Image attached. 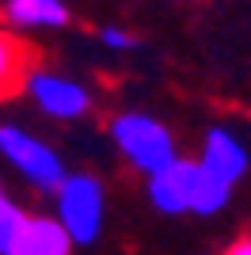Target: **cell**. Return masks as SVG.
I'll list each match as a JSON object with an SVG mask.
<instances>
[{
    "instance_id": "6da1fadb",
    "label": "cell",
    "mask_w": 251,
    "mask_h": 255,
    "mask_svg": "<svg viewBox=\"0 0 251 255\" xmlns=\"http://www.w3.org/2000/svg\"><path fill=\"white\" fill-rule=\"evenodd\" d=\"M57 213H61L57 221L73 236V244H92L99 236V221H103V187H99V179H92V175L61 179Z\"/></svg>"
},
{
    "instance_id": "ba28073f",
    "label": "cell",
    "mask_w": 251,
    "mask_h": 255,
    "mask_svg": "<svg viewBox=\"0 0 251 255\" xmlns=\"http://www.w3.org/2000/svg\"><path fill=\"white\" fill-rule=\"evenodd\" d=\"M198 168L209 171V175H217V179H225L232 187V183L244 175V168H248V156H244V149L236 145V137H229L225 129H213L206 137V156H202Z\"/></svg>"
},
{
    "instance_id": "5b68a950",
    "label": "cell",
    "mask_w": 251,
    "mask_h": 255,
    "mask_svg": "<svg viewBox=\"0 0 251 255\" xmlns=\"http://www.w3.org/2000/svg\"><path fill=\"white\" fill-rule=\"evenodd\" d=\"M27 92L38 99L42 111H50L57 118H76V115L88 111V96H84L80 84L61 80V76H50V73H38V69L27 76Z\"/></svg>"
},
{
    "instance_id": "8fae6325",
    "label": "cell",
    "mask_w": 251,
    "mask_h": 255,
    "mask_svg": "<svg viewBox=\"0 0 251 255\" xmlns=\"http://www.w3.org/2000/svg\"><path fill=\"white\" fill-rule=\"evenodd\" d=\"M23 217H27V213L0 194V255H11V244H15V236H19V229H23Z\"/></svg>"
},
{
    "instance_id": "30bf717a",
    "label": "cell",
    "mask_w": 251,
    "mask_h": 255,
    "mask_svg": "<svg viewBox=\"0 0 251 255\" xmlns=\"http://www.w3.org/2000/svg\"><path fill=\"white\" fill-rule=\"evenodd\" d=\"M225 202H229V183L198 168V183H194V194H190V210L194 213H217Z\"/></svg>"
},
{
    "instance_id": "5bb4252c",
    "label": "cell",
    "mask_w": 251,
    "mask_h": 255,
    "mask_svg": "<svg viewBox=\"0 0 251 255\" xmlns=\"http://www.w3.org/2000/svg\"><path fill=\"white\" fill-rule=\"evenodd\" d=\"M0 194H4V191H0Z\"/></svg>"
},
{
    "instance_id": "3957f363",
    "label": "cell",
    "mask_w": 251,
    "mask_h": 255,
    "mask_svg": "<svg viewBox=\"0 0 251 255\" xmlns=\"http://www.w3.org/2000/svg\"><path fill=\"white\" fill-rule=\"evenodd\" d=\"M0 152L15 164V168L27 175L31 183H38V187H46V191H57L65 179V168L61 160L53 156L42 141L27 137L23 129H11V126H0Z\"/></svg>"
},
{
    "instance_id": "8992f818",
    "label": "cell",
    "mask_w": 251,
    "mask_h": 255,
    "mask_svg": "<svg viewBox=\"0 0 251 255\" xmlns=\"http://www.w3.org/2000/svg\"><path fill=\"white\" fill-rule=\"evenodd\" d=\"M38 69V50L27 38L0 27V99H11L27 88V76Z\"/></svg>"
},
{
    "instance_id": "277c9868",
    "label": "cell",
    "mask_w": 251,
    "mask_h": 255,
    "mask_svg": "<svg viewBox=\"0 0 251 255\" xmlns=\"http://www.w3.org/2000/svg\"><path fill=\"white\" fill-rule=\"evenodd\" d=\"M194 183H198V164L171 160V164H164L160 171H152L148 194H152V202H156L164 213H183V210H190Z\"/></svg>"
},
{
    "instance_id": "4fadbf2b",
    "label": "cell",
    "mask_w": 251,
    "mask_h": 255,
    "mask_svg": "<svg viewBox=\"0 0 251 255\" xmlns=\"http://www.w3.org/2000/svg\"><path fill=\"white\" fill-rule=\"evenodd\" d=\"M225 255H251V240H240V244H232Z\"/></svg>"
},
{
    "instance_id": "7c38bea8",
    "label": "cell",
    "mask_w": 251,
    "mask_h": 255,
    "mask_svg": "<svg viewBox=\"0 0 251 255\" xmlns=\"http://www.w3.org/2000/svg\"><path fill=\"white\" fill-rule=\"evenodd\" d=\"M103 42L115 46V50H129V46H133V38H129V34H122V31H115V27H107V31H103Z\"/></svg>"
},
{
    "instance_id": "52a82bcc",
    "label": "cell",
    "mask_w": 251,
    "mask_h": 255,
    "mask_svg": "<svg viewBox=\"0 0 251 255\" xmlns=\"http://www.w3.org/2000/svg\"><path fill=\"white\" fill-rule=\"evenodd\" d=\"M73 236L65 233L61 221L50 217H23V229L11 244V255H69Z\"/></svg>"
},
{
    "instance_id": "7a4b0ae2",
    "label": "cell",
    "mask_w": 251,
    "mask_h": 255,
    "mask_svg": "<svg viewBox=\"0 0 251 255\" xmlns=\"http://www.w3.org/2000/svg\"><path fill=\"white\" fill-rule=\"evenodd\" d=\"M115 141L122 145L126 156L133 160L141 171H148V175L175 160V145L167 137V129L145 115H122L115 122Z\"/></svg>"
},
{
    "instance_id": "9c48e42d",
    "label": "cell",
    "mask_w": 251,
    "mask_h": 255,
    "mask_svg": "<svg viewBox=\"0 0 251 255\" xmlns=\"http://www.w3.org/2000/svg\"><path fill=\"white\" fill-rule=\"evenodd\" d=\"M8 19L15 27H61L69 11L61 0H8Z\"/></svg>"
}]
</instances>
